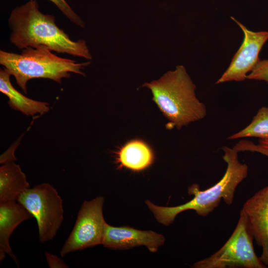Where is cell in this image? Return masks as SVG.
I'll list each match as a JSON object with an SVG mask.
<instances>
[{
	"instance_id": "obj_9",
	"label": "cell",
	"mask_w": 268,
	"mask_h": 268,
	"mask_svg": "<svg viewBox=\"0 0 268 268\" xmlns=\"http://www.w3.org/2000/svg\"><path fill=\"white\" fill-rule=\"evenodd\" d=\"M165 241L163 235L152 230H140L129 226L115 227L106 223L102 244L114 250L144 246L154 253Z\"/></svg>"
},
{
	"instance_id": "obj_17",
	"label": "cell",
	"mask_w": 268,
	"mask_h": 268,
	"mask_svg": "<svg viewBox=\"0 0 268 268\" xmlns=\"http://www.w3.org/2000/svg\"><path fill=\"white\" fill-rule=\"evenodd\" d=\"M49 0L53 2L72 22L82 28L85 26L84 21L73 11L65 0Z\"/></svg>"
},
{
	"instance_id": "obj_14",
	"label": "cell",
	"mask_w": 268,
	"mask_h": 268,
	"mask_svg": "<svg viewBox=\"0 0 268 268\" xmlns=\"http://www.w3.org/2000/svg\"><path fill=\"white\" fill-rule=\"evenodd\" d=\"M153 159L151 149L139 140L127 143L117 154V162L120 167L134 171L146 169L152 163Z\"/></svg>"
},
{
	"instance_id": "obj_4",
	"label": "cell",
	"mask_w": 268,
	"mask_h": 268,
	"mask_svg": "<svg viewBox=\"0 0 268 268\" xmlns=\"http://www.w3.org/2000/svg\"><path fill=\"white\" fill-rule=\"evenodd\" d=\"M90 62L78 63L60 57L47 46L27 47L20 54L0 51V64L13 75L17 84L27 93V83L33 78H47L61 83L70 73L85 76L82 69Z\"/></svg>"
},
{
	"instance_id": "obj_16",
	"label": "cell",
	"mask_w": 268,
	"mask_h": 268,
	"mask_svg": "<svg viewBox=\"0 0 268 268\" xmlns=\"http://www.w3.org/2000/svg\"><path fill=\"white\" fill-rule=\"evenodd\" d=\"M233 148L238 152H258L268 157V139H259L258 144L248 140H241L236 143Z\"/></svg>"
},
{
	"instance_id": "obj_1",
	"label": "cell",
	"mask_w": 268,
	"mask_h": 268,
	"mask_svg": "<svg viewBox=\"0 0 268 268\" xmlns=\"http://www.w3.org/2000/svg\"><path fill=\"white\" fill-rule=\"evenodd\" d=\"M11 30L10 42L20 49L48 47L52 51L92 59L86 42L74 41L60 29L53 15L42 13L36 0H32L12 10L8 19Z\"/></svg>"
},
{
	"instance_id": "obj_13",
	"label": "cell",
	"mask_w": 268,
	"mask_h": 268,
	"mask_svg": "<svg viewBox=\"0 0 268 268\" xmlns=\"http://www.w3.org/2000/svg\"><path fill=\"white\" fill-rule=\"evenodd\" d=\"M11 74L4 68L0 70V91L9 99L8 104L12 109L27 116L42 115L49 111V103L29 98L18 91L11 84Z\"/></svg>"
},
{
	"instance_id": "obj_18",
	"label": "cell",
	"mask_w": 268,
	"mask_h": 268,
	"mask_svg": "<svg viewBox=\"0 0 268 268\" xmlns=\"http://www.w3.org/2000/svg\"><path fill=\"white\" fill-rule=\"evenodd\" d=\"M246 79L263 80L268 84V59H260L252 70L247 74Z\"/></svg>"
},
{
	"instance_id": "obj_2",
	"label": "cell",
	"mask_w": 268,
	"mask_h": 268,
	"mask_svg": "<svg viewBox=\"0 0 268 268\" xmlns=\"http://www.w3.org/2000/svg\"><path fill=\"white\" fill-rule=\"evenodd\" d=\"M221 148L224 152L222 158L227 167L223 177L215 185L201 190L198 184H193L188 188V192L194 198L178 206H161L149 200L145 201L158 222L168 226L180 213L188 210H195L198 215L206 216L218 206L222 199L227 205L233 203L237 187L247 177L248 167L240 162L238 152L233 148L224 146Z\"/></svg>"
},
{
	"instance_id": "obj_5",
	"label": "cell",
	"mask_w": 268,
	"mask_h": 268,
	"mask_svg": "<svg viewBox=\"0 0 268 268\" xmlns=\"http://www.w3.org/2000/svg\"><path fill=\"white\" fill-rule=\"evenodd\" d=\"M254 236L246 214L241 209L236 226L230 238L216 252L195 263L194 268H266L257 256Z\"/></svg>"
},
{
	"instance_id": "obj_6",
	"label": "cell",
	"mask_w": 268,
	"mask_h": 268,
	"mask_svg": "<svg viewBox=\"0 0 268 268\" xmlns=\"http://www.w3.org/2000/svg\"><path fill=\"white\" fill-rule=\"evenodd\" d=\"M17 201L36 219L40 242L52 240L64 219L63 200L57 190L44 183L23 192Z\"/></svg>"
},
{
	"instance_id": "obj_19",
	"label": "cell",
	"mask_w": 268,
	"mask_h": 268,
	"mask_svg": "<svg viewBox=\"0 0 268 268\" xmlns=\"http://www.w3.org/2000/svg\"><path fill=\"white\" fill-rule=\"evenodd\" d=\"M45 257L48 264L50 268H68L66 263L63 261L61 258L58 257L57 256L53 255L47 252H45Z\"/></svg>"
},
{
	"instance_id": "obj_11",
	"label": "cell",
	"mask_w": 268,
	"mask_h": 268,
	"mask_svg": "<svg viewBox=\"0 0 268 268\" xmlns=\"http://www.w3.org/2000/svg\"><path fill=\"white\" fill-rule=\"evenodd\" d=\"M33 217L32 215L17 201L0 203V262L7 255L18 266V259L12 251L9 240L12 233L19 224Z\"/></svg>"
},
{
	"instance_id": "obj_8",
	"label": "cell",
	"mask_w": 268,
	"mask_h": 268,
	"mask_svg": "<svg viewBox=\"0 0 268 268\" xmlns=\"http://www.w3.org/2000/svg\"><path fill=\"white\" fill-rule=\"evenodd\" d=\"M244 33V40L234 55L228 67L216 84L228 81H243L247 73L254 68L260 59L259 53L268 40V32H254L247 28L235 18L231 17Z\"/></svg>"
},
{
	"instance_id": "obj_12",
	"label": "cell",
	"mask_w": 268,
	"mask_h": 268,
	"mask_svg": "<svg viewBox=\"0 0 268 268\" xmlns=\"http://www.w3.org/2000/svg\"><path fill=\"white\" fill-rule=\"evenodd\" d=\"M29 188L26 175L19 165L11 161L0 167V203L16 201Z\"/></svg>"
},
{
	"instance_id": "obj_20",
	"label": "cell",
	"mask_w": 268,
	"mask_h": 268,
	"mask_svg": "<svg viewBox=\"0 0 268 268\" xmlns=\"http://www.w3.org/2000/svg\"><path fill=\"white\" fill-rule=\"evenodd\" d=\"M14 148H10L0 156V164H3L8 162L14 161L16 157L14 154Z\"/></svg>"
},
{
	"instance_id": "obj_10",
	"label": "cell",
	"mask_w": 268,
	"mask_h": 268,
	"mask_svg": "<svg viewBox=\"0 0 268 268\" xmlns=\"http://www.w3.org/2000/svg\"><path fill=\"white\" fill-rule=\"evenodd\" d=\"M246 214L257 244L262 248L259 257L268 266V185L258 191L244 203Z\"/></svg>"
},
{
	"instance_id": "obj_15",
	"label": "cell",
	"mask_w": 268,
	"mask_h": 268,
	"mask_svg": "<svg viewBox=\"0 0 268 268\" xmlns=\"http://www.w3.org/2000/svg\"><path fill=\"white\" fill-rule=\"evenodd\" d=\"M245 137L268 139V107H261L249 125L229 136L227 139H235Z\"/></svg>"
},
{
	"instance_id": "obj_3",
	"label": "cell",
	"mask_w": 268,
	"mask_h": 268,
	"mask_svg": "<svg viewBox=\"0 0 268 268\" xmlns=\"http://www.w3.org/2000/svg\"><path fill=\"white\" fill-rule=\"evenodd\" d=\"M142 86L150 90L153 100L172 126L179 130L206 115V106L197 98L196 85L183 66H176L175 70Z\"/></svg>"
},
{
	"instance_id": "obj_7",
	"label": "cell",
	"mask_w": 268,
	"mask_h": 268,
	"mask_svg": "<svg viewBox=\"0 0 268 268\" xmlns=\"http://www.w3.org/2000/svg\"><path fill=\"white\" fill-rule=\"evenodd\" d=\"M104 201L101 196L84 201L73 228L61 249L62 257L102 244L107 223L103 214Z\"/></svg>"
}]
</instances>
